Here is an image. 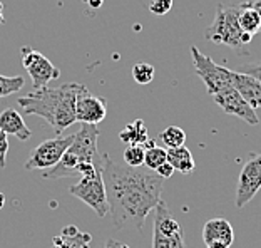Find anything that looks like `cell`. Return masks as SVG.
<instances>
[{
    "label": "cell",
    "mask_w": 261,
    "mask_h": 248,
    "mask_svg": "<svg viewBox=\"0 0 261 248\" xmlns=\"http://www.w3.org/2000/svg\"><path fill=\"white\" fill-rule=\"evenodd\" d=\"M240 5V14H238V20H240V27L243 32L254 35L261 31V20L258 12L253 7H250L246 2H241Z\"/></svg>",
    "instance_id": "ac0fdd59"
},
{
    "label": "cell",
    "mask_w": 261,
    "mask_h": 248,
    "mask_svg": "<svg viewBox=\"0 0 261 248\" xmlns=\"http://www.w3.org/2000/svg\"><path fill=\"white\" fill-rule=\"evenodd\" d=\"M259 126H261V124H259Z\"/></svg>",
    "instance_id": "e575fe53"
},
{
    "label": "cell",
    "mask_w": 261,
    "mask_h": 248,
    "mask_svg": "<svg viewBox=\"0 0 261 248\" xmlns=\"http://www.w3.org/2000/svg\"><path fill=\"white\" fill-rule=\"evenodd\" d=\"M144 155H146L144 146L130 144L124 150V163L130 168H142L144 166Z\"/></svg>",
    "instance_id": "7402d4cb"
},
{
    "label": "cell",
    "mask_w": 261,
    "mask_h": 248,
    "mask_svg": "<svg viewBox=\"0 0 261 248\" xmlns=\"http://www.w3.org/2000/svg\"><path fill=\"white\" fill-rule=\"evenodd\" d=\"M4 205H5V194L0 193V210L4 208Z\"/></svg>",
    "instance_id": "d6a6232c"
},
{
    "label": "cell",
    "mask_w": 261,
    "mask_h": 248,
    "mask_svg": "<svg viewBox=\"0 0 261 248\" xmlns=\"http://www.w3.org/2000/svg\"><path fill=\"white\" fill-rule=\"evenodd\" d=\"M117 248H129L127 245H124V243H121V241H117Z\"/></svg>",
    "instance_id": "836d02e7"
},
{
    "label": "cell",
    "mask_w": 261,
    "mask_h": 248,
    "mask_svg": "<svg viewBox=\"0 0 261 248\" xmlns=\"http://www.w3.org/2000/svg\"><path fill=\"white\" fill-rule=\"evenodd\" d=\"M261 190V155H253L243 164L236 186V208H243Z\"/></svg>",
    "instance_id": "9c48e42d"
},
{
    "label": "cell",
    "mask_w": 261,
    "mask_h": 248,
    "mask_svg": "<svg viewBox=\"0 0 261 248\" xmlns=\"http://www.w3.org/2000/svg\"><path fill=\"white\" fill-rule=\"evenodd\" d=\"M231 82L233 87L240 92V96L251 106L254 111L261 109V82L251 76L238 70H231Z\"/></svg>",
    "instance_id": "4fadbf2b"
},
{
    "label": "cell",
    "mask_w": 261,
    "mask_h": 248,
    "mask_svg": "<svg viewBox=\"0 0 261 248\" xmlns=\"http://www.w3.org/2000/svg\"><path fill=\"white\" fill-rule=\"evenodd\" d=\"M69 193L72 196L84 202L89 208H92L99 218H106L109 213L108 194H106V186L102 180V171L100 168L94 171L92 175L81 176V180L69 188Z\"/></svg>",
    "instance_id": "5b68a950"
},
{
    "label": "cell",
    "mask_w": 261,
    "mask_h": 248,
    "mask_svg": "<svg viewBox=\"0 0 261 248\" xmlns=\"http://www.w3.org/2000/svg\"><path fill=\"white\" fill-rule=\"evenodd\" d=\"M158 176H161L163 180H169L171 176H173V173H174V168H173V164H169L168 161H164L161 166H158V169L154 171Z\"/></svg>",
    "instance_id": "83f0119b"
},
{
    "label": "cell",
    "mask_w": 261,
    "mask_h": 248,
    "mask_svg": "<svg viewBox=\"0 0 261 248\" xmlns=\"http://www.w3.org/2000/svg\"><path fill=\"white\" fill-rule=\"evenodd\" d=\"M100 171L114 227L141 232L147 215L161 202L164 180L151 169L117 164L108 153H100Z\"/></svg>",
    "instance_id": "6da1fadb"
},
{
    "label": "cell",
    "mask_w": 261,
    "mask_h": 248,
    "mask_svg": "<svg viewBox=\"0 0 261 248\" xmlns=\"http://www.w3.org/2000/svg\"><path fill=\"white\" fill-rule=\"evenodd\" d=\"M7 153H9L7 134L0 131V168H5V164H7Z\"/></svg>",
    "instance_id": "4316f807"
},
{
    "label": "cell",
    "mask_w": 261,
    "mask_h": 248,
    "mask_svg": "<svg viewBox=\"0 0 261 248\" xmlns=\"http://www.w3.org/2000/svg\"><path fill=\"white\" fill-rule=\"evenodd\" d=\"M158 138L168 150H171V147L185 146V143H186V133L177 126H168L164 131L159 133Z\"/></svg>",
    "instance_id": "ffe728a7"
},
{
    "label": "cell",
    "mask_w": 261,
    "mask_h": 248,
    "mask_svg": "<svg viewBox=\"0 0 261 248\" xmlns=\"http://www.w3.org/2000/svg\"><path fill=\"white\" fill-rule=\"evenodd\" d=\"M246 4L250 5V7H253L254 10L258 12V15H259V20H261V0H246Z\"/></svg>",
    "instance_id": "f1b7e54d"
},
{
    "label": "cell",
    "mask_w": 261,
    "mask_h": 248,
    "mask_svg": "<svg viewBox=\"0 0 261 248\" xmlns=\"http://www.w3.org/2000/svg\"><path fill=\"white\" fill-rule=\"evenodd\" d=\"M20 56H22V66L29 72V76H31L34 89L47 86L50 81H56L61 76L59 67H56L44 54H40L39 51L32 49V47L29 45L22 47Z\"/></svg>",
    "instance_id": "ba28073f"
},
{
    "label": "cell",
    "mask_w": 261,
    "mask_h": 248,
    "mask_svg": "<svg viewBox=\"0 0 261 248\" xmlns=\"http://www.w3.org/2000/svg\"><path fill=\"white\" fill-rule=\"evenodd\" d=\"M5 22V17H4V4L0 2V23Z\"/></svg>",
    "instance_id": "1f68e13d"
},
{
    "label": "cell",
    "mask_w": 261,
    "mask_h": 248,
    "mask_svg": "<svg viewBox=\"0 0 261 248\" xmlns=\"http://www.w3.org/2000/svg\"><path fill=\"white\" fill-rule=\"evenodd\" d=\"M84 2H86L87 7H91V9L96 10V9H100V7H102L104 0H84Z\"/></svg>",
    "instance_id": "f546056e"
},
{
    "label": "cell",
    "mask_w": 261,
    "mask_h": 248,
    "mask_svg": "<svg viewBox=\"0 0 261 248\" xmlns=\"http://www.w3.org/2000/svg\"><path fill=\"white\" fill-rule=\"evenodd\" d=\"M119 139L122 143H126L127 146L130 144H139L144 146L149 141V133L142 119H136L133 122H129L126 128L119 133Z\"/></svg>",
    "instance_id": "2e32d148"
},
{
    "label": "cell",
    "mask_w": 261,
    "mask_h": 248,
    "mask_svg": "<svg viewBox=\"0 0 261 248\" xmlns=\"http://www.w3.org/2000/svg\"><path fill=\"white\" fill-rule=\"evenodd\" d=\"M211 97L226 114L240 117L241 121L251 124V126H258L259 124L256 111H254L251 106L240 96V92L236 91L233 86L226 87V89L219 91L216 94H213Z\"/></svg>",
    "instance_id": "30bf717a"
},
{
    "label": "cell",
    "mask_w": 261,
    "mask_h": 248,
    "mask_svg": "<svg viewBox=\"0 0 261 248\" xmlns=\"http://www.w3.org/2000/svg\"><path fill=\"white\" fill-rule=\"evenodd\" d=\"M97 124H81V129L74 134L72 144L64 153L61 161L54 168L45 169L42 173L44 180H59L65 176L77 175L81 164L94 163L100 164V155L97 153V138H99Z\"/></svg>",
    "instance_id": "3957f363"
},
{
    "label": "cell",
    "mask_w": 261,
    "mask_h": 248,
    "mask_svg": "<svg viewBox=\"0 0 261 248\" xmlns=\"http://www.w3.org/2000/svg\"><path fill=\"white\" fill-rule=\"evenodd\" d=\"M164 161H168V150L159 146L146 147V155H144V166L151 171H156L158 166H161Z\"/></svg>",
    "instance_id": "44dd1931"
},
{
    "label": "cell",
    "mask_w": 261,
    "mask_h": 248,
    "mask_svg": "<svg viewBox=\"0 0 261 248\" xmlns=\"http://www.w3.org/2000/svg\"><path fill=\"white\" fill-rule=\"evenodd\" d=\"M238 72H245L248 76H251L256 81L261 82V61L258 62H248V64H241V66L236 67Z\"/></svg>",
    "instance_id": "484cf974"
},
{
    "label": "cell",
    "mask_w": 261,
    "mask_h": 248,
    "mask_svg": "<svg viewBox=\"0 0 261 248\" xmlns=\"http://www.w3.org/2000/svg\"><path fill=\"white\" fill-rule=\"evenodd\" d=\"M84 84L67 82L56 87L44 86L34 89L31 94L17 99V104L29 116H39L54 129L62 133L64 129L77 121L75 119V99Z\"/></svg>",
    "instance_id": "7a4b0ae2"
},
{
    "label": "cell",
    "mask_w": 261,
    "mask_h": 248,
    "mask_svg": "<svg viewBox=\"0 0 261 248\" xmlns=\"http://www.w3.org/2000/svg\"><path fill=\"white\" fill-rule=\"evenodd\" d=\"M108 116V101L94 96L84 86L75 99V119L81 124H99Z\"/></svg>",
    "instance_id": "8fae6325"
},
{
    "label": "cell",
    "mask_w": 261,
    "mask_h": 248,
    "mask_svg": "<svg viewBox=\"0 0 261 248\" xmlns=\"http://www.w3.org/2000/svg\"><path fill=\"white\" fill-rule=\"evenodd\" d=\"M74 134L69 136H57V138L45 139L44 143H40L37 147H34L31 156L25 161V169L34 171V169H50L61 161V158L67 147L72 144Z\"/></svg>",
    "instance_id": "52a82bcc"
},
{
    "label": "cell",
    "mask_w": 261,
    "mask_h": 248,
    "mask_svg": "<svg viewBox=\"0 0 261 248\" xmlns=\"http://www.w3.org/2000/svg\"><path fill=\"white\" fill-rule=\"evenodd\" d=\"M234 240L233 227L224 218L207 220L203 227V241L206 248H231Z\"/></svg>",
    "instance_id": "7c38bea8"
},
{
    "label": "cell",
    "mask_w": 261,
    "mask_h": 248,
    "mask_svg": "<svg viewBox=\"0 0 261 248\" xmlns=\"http://www.w3.org/2000/svg\"><path fill=\"white\" fill-rule=\"evenodd\" d=\"M168 163L173 164L174 171H179L182 175H189L194 169V158L186 146L168 150Z\"/></svg>",
    "instance_id": "e0dca14e"
},
{
    "label": "cell",
    "mask_w": 261,
    "mask_h": 248,
    "mask_svg": "<svg viewBox=\"0 0 261 248\" xmlns=\"http://www.w3.org/2000/svg\"><path fill=\"white\" fill-rule=\"evenodd\" d=\"M238 14H240L238 4H231V5L218 4L216 17L211 26L204 31V39L216 45L231 47L240 56H250L248 45L253 40V35L241 31Z\"/></svg>",
    "instance_id": "277c9868"
},
{
    "label": "cell",
    "mask_w": 261,
    "mask_h": 248,
    "mask_svg": "<svg viewBox=\"0 0 261 248\" xmlns=\"http://www.w3.org/2000/svg\"><path fill=\"white\" fill-rule=\"evenodd\" d=\"M104 248H117V241L116 240H112V238H109L108 241H106V246Z\"/></svg>",
    "instance_id": "4dcf8cb0"
},
{
    "label": "cell",
    "mask_w": 261,
    "mask_h": 248,
    "mask_svg": "<svg viewBox=\"0 0 261 248\" xmlns=\"http://www.w3.org/2000/svg\"><path fill=\"white\" fill-rule=\"evenodd\" d=\"M154 67L147 62H139L133 67V78L134 81L141 86H146L154 79Z\"/></svg>",
    "instance_id": "cb8c5ba5"
},
{
    "label": "cell",
    "mask_w": 261,
    "mask_h": 248,
    "mask_svg": "<svg viewBox=\"0 0 261 248\" xmlns=\"http://www.w3.org/2000/svg\"><path fill=\"white\" fill-rule=\"evenodd\" d=\"M152 248H188L185 241V233H159L152 232Z\"/></svg>",
    "instance_id": "d6986e66"
},
{
    "label": "cell",
    "mask_w": 261,
    "mask_h": 248,
    "mask_svg": "<svg viewBox=\"0 0 261 248\" xmlns=\"http://www.w3.org/2000/svg\"><path fill=\"white\" fill-rule=\"evenodd\" d=\"M189 51H191L193 66H194L196 74H198L201 81L204 82L206 91L210 96L233 86V82H231V69L218 66L210 56L203 54L198 47L191 45Z\"/></svg>",
    "instance_id": "8992f818"
},
{
    "label": "cell",
    "mask_w": 261,
    "mask_h": 248,
    "mask_svg": "<svg viewBox=\"0 0 261 248\" xmlns=\"http://www.w3.org/2000/svg\"><path fill=\"white\" fill-rule=\"evenodd\" d=\"M171 7H173V0H151L149 2V10L158 17L166 15Z\"/></svg>",
    "instance_id": "d4e9b609"
},
{
    "label": "cell",
    "mask_w": 261,
    "mask_h": 248,
    "mask_svg": "<svg viewBox=\"0 0 261 248\" xmlns=\"http://www.w3.org/2000/svg\"><path fill=\"white\" fill-rule=\"evenodd\" d=\"M23 84H25V79L22 76H12V78L0 76V97L19 92L23 87Z\"/></svg>",
    "instance_id": "603a6c76"
},
{
    "label": "cell",
    "mask_w": 261,
    "mask_h": 248,
    "mask_svg": "<svg viewBox=\"0 0 261 248\" xmlns=\"http://www.w3.org/2000/svg\"><path fill=\"white\" fill-rule=\"evenodd\" d=\"M0 131H4L7 136H15L20 141H27L32 138V131L23 122L19 111L14 108H7L0 114Z\"/></svg>",
    "instance_id": "5bb4252c"
},
{
    "label": "cell",
    "mask_w": 261,
    "mask_h": 248,
    "mask_svg": "<svg viewBox=\"0 0 261 248\" xmlns=\"http://www.w3.org/2000/svg\"><path fill=\"white\" fill-rule=\"evenodd\" d=\"M91 241H92L91 235L81 232V230L74 225L64 227L62 233L59 235V237L52 238L54 248H89Z\"/></svg>",
    "instance_id": "9a60e30c"
}]
</instances>
